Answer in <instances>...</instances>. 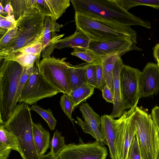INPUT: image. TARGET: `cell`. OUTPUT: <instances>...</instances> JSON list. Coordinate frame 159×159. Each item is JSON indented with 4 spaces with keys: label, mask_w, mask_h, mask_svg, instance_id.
<instances>
[{
    "label": "cell",
    "mask_w": 159,
    "mask_h": 159,
    "mask_svg": "<svg viewBox=\"0 0 159 159\" xmlns=\"http://www.w3.org/2000/svg\"><path fill=\"white\" fill-rule=\"evenodd\" d=\"M107 155V148L96 141L66 145L57 157V159H106Z\"/></svg>",
    "instance_id": "cell-12"
},
{
    "label": "cell",
    "mask_w": 159,
    "mask_h": 159,
    "mask_svg": "<svg viewBox=\"0 0 159 159\" xmlns=\"http://www.w3.org/2000/svg\"><path fill=\"white\" fill-rule=\"evenodd\" d=\"M96 67L98 85L97 89L102 91L107 84L104 79L101 62H98L96 64Z\"/></svg>",
    "instance_id": "cell-38"
},
{
    "label": "cell",
    "mask_w": 159,
    "mask_h": 159,
    "mask_svg": "<svg viewBox=\"0 0 159 159\" xmlns=\"http://www.w3.org/2000/svg\"><path fill=\"white\" fill-rule=\"evenodd\" d=\"M75 12L107 23L130 26L152 27L143 20L122 8L116 0H70Z\"/></svg>",
    "instance_id": "cell-1"
},
{
    "label": "cell",
    "mask_w": 159,
    "mask_h": 159,
    "mask_svg": "<svg viewBox=\"0 0 159 159\" xmlns=\"http://www.w3.org/2000/svg\"><path fill=\"white\" fill-rule=\"evenodd\" d=\"M11 150L20 152L14 136L2 125L0 127V159H7Z\"/></svg>",
    "instance_id": "cell-20"
},
{
    "label": "cell",
    "mask_w": 159,
    "mask_h": 159,
    "mask_svg": "<svg viewBox=\"0 0 159 159\" xmlns=\"http://www.w3.org/2000/svg\"><path fill=\"white\" fill-rule=\"evenodd\" d=\"M13 9L15 20L17 21L23 15L36 8V0H10Z\"/></svg>",
    "instance_id": "cell-26"
},
{
    "label": "cell",
    "mask_w": 159,
    "mask_h": 159,
    "mask_svg": "<svg viewBox=\"0 0 159 159\" xmlns=\"http://www.w3.org/2000/svg\"><path fill=\"white\" fill-rule=\"evenodd\" d=\"M153 54L154 57L159 67V43L157 44L153 48Z\"/></svg>",
    "instance_id": "cell-42"
},
{
    "label": "cell",
    "mask_w": 159,
    "mask_h": 159,
    "mask_svg": "<svg viewBox=\"0 0 159 159\" xmlns=\"http://www.w3.org/2000/svg\"><path fill=\"white\" fill-rule=\"evenodd\" d=\"M141 72L139 69L124 64L120 74V85L121 98L126 108L137 106L140 98L139 81Z\"/></svg>",
    "instance_id": "cell-11"
},
{
    "label": "cell",
    "mask_w": 159,
    "mask_h": 159,
    "mask_svg": "<svg viewBox=\"0 0 159 159\" xmlns=\"http://www.w3.org/2000/svg\"><path fill=\"white\" fill-rule=\"evenodd\" d=\"M158 159H159V154L158 157Z\"/></svg>",
    "instance_id": "cell-44"
},
{
    "label": "cell",
    "mask_w": 159,
    "mask_h": 159,
    "mask_svg": "<svg viewBox=\"0 0 159 159\" xmlns=\"http://www.w3.org/2000/svg\"><path fill=\"white\" fill-rule=\"evenodd\" d=\"M142 50L137 47L129 37L102 41L91 40L88 50L98 62L109 56L117 55L121 57L132 50Z\"/></svg>",
    "instance_id": "cell-10"
},
{
    "label": "cell",
    "mask_w": 159,
    "mask_h": 159,
    "mask_svg": "<svg viewBox=\"0 0 159 159\" xmlns=\"http://www.w3.org/2000/svg\"><path fill=\"white\" fill-rule=\"evenodd\" d=\"M40 56L17 52L7 56L3 60L16 61L22 66L27 69L34 66L35 63L36 67L38 68L40 62Z\"/></svg>",
    "instance_id": "cell-23"
},
{
    "label": "cell",
    "mask_w": 159,
    "mask_h": 159,
    "mask_svg": "<svg viewBox=\"0 0 159 159\" xmlns=\"http://www.w3.org/2000/svg\"><path fill=\"white\" fill-rule=\"evenodd\" d=\"M135 121L143 159H158L159 133L151 115L137 106Z\"/></svg>",
    "instance_id": "cell-6"
},
{
    "label": "cell",
    "mask_w": 159,
    "mask_h": 159,
    "mask_svg": "<svg viewBox=\"0 0 159 159\" xmlns=\"http://www.w3.org/2000/svg\"><path fill=\"white\" fill-rule=\"evenodd\" d=\"M46 16L35 8L17 20L18 36L12 42L0 50V61L37 40L44 33Z\"/></svg>",
    "instance_id": "cell-3"
},
{
    "label": "cell",
    "mask_w": 159,
    "mask_h": 159,
    "mask_svg": "<svg viewBox=\"0 0 159 159\" xmlns=\"http://www.w3.org/2000/svg\"><path fill=\"white\" fill-rule=\"evenodd\" d=\"M17 21L13 14L4 16L0 15V33L1 38L9 30L17 25Z\"/></svg>",
    "instance_id": "cell-32"
},
{
    "label": "cell",
    "mask_w": 159,
    "mask_h": 159,
    "mask_svg": "<svg viewBox=\"0 0 159 159\" xmlns=\"http://www.w3.org/2000/svg\"><path fill=\"white\" fill-rule=\"evenodd\" d=\"M30 108L31 110L37 113L45 120L50 130H53L55 129L57 120L50 109H44L39 106L36 105H32Z\"/></svg>",
    "instance_id": "cell-28"
},
{
    "label": "cell",
    "mask_w": 159,
    "mask_h": 159,
    "mask_svg": "<svg viewBox=\"0 0 159 159\" xmlns=\"http://www.w3.org/2000/svg\"><path fill=\"white\" fill-rule=\"evenodd\" d=\"M84 120L77 117V124L81 127L83 132L91 135L96 141L104 143L101 131V118L87 103H82L79 106Z\"/></svg>",
    "instance_id": "cell-13"
},
{
    "label": "cell",
    "mask_w": 159,
    "mask_h": 159,
    "mask_svg": "<svg viewBox=\"0 0 159 159\" xmlns=\"http://www.w3.org/2000/svg\"><path fill=\"white\" fill-rule=\"evenodd\" d=\"M151 116L159 133V107L156 106L152 109Z\"/></svg>",
    "instance_id": "cell-41"
},
{
    "label": "cell",
    "mask_w": 159,
    "mask_h": 159,
    "mask_svg": "<svg viewBox=\"0 0 159 159\" xmlns=\"http://www.w3.org/2000/svg\"><path fill=\"white\" fill-rule=\"evenodd\" d=\"M121 57L117 55L107 57L101 60L104 79L114 93L113 72L115 65Z\"/></svg>",
    "instance_id": "cell-24"
},
{
    "label": "cell",
    "mask_w": 159,
    "mask_h": 159,
    "mask_svg": "<svg viewBox=\"0 0 159 159\" xmlns=\"http://www.w3.org/2000/svg\"><path fill=\"white\" fill-rule=\"evenodd\" d=\"M50 144V152L56 157H57L66 145L64 137L57 130L55 131Z\"/></svg>",
    "instance_id": "cell-29"
},
{
    "label": "cell",
    "mask_w": 159,
    "mask_h": 159,
    "mask_svg": "<svg viewBox=\"0 0 159 159\" xmlns=\"http://www.w3.org/2000/svg\"><path fill=\"white\" fill-rule=\"evenodd\" d=\"M123 64L121 57L119 58L113 70L114 103L112 112L110 115L113 119L120 118L126 109L122 99L120 85V74Z\"/></svg>",
    "instance_id": "cell-17"
},
{
    "label": "cell",
    "mask_w": 159,
    "mask_h": 159,
    "mask_svg": "<svg viewBox=\"0 0 159 159\" xmlns=\"http://www.w3.org/2000/svg\"><path fill=\"white\" fill-rule=\"evenodd\" d=\"M63 26L53 20L50 16H46L44 20L45 30L43 38V47L41 53L42 59L51 57L58 41L64 34L58 35L56 33Z\"/></svg>",
    "instance_id": "cell-15"
},
{
    "label": "cell",
    "mask_w": 159,
    "mask_h": 159,
    "mask_svg": "<svg viewBox=\"0 0 159 159\" xmlns=\"http://www.w3.org/2000/svg\"><path fill=\"white\" fill-rule=\"evenodd\" d=\"M140 98L156 94L159 91V67L157 64L148 62L144 67L139 81Z\"/></svg>",
    "instance_id": "cell-14"
},
{
    "label": "cell",
    "mask_w": 159,
    "mask_h": 159,
    "mask_svg": "<svg viewBox=\"0 0 159 159\" xmlns=\"http://www.w3.org/2000/svg\"><path fill=\"white\" fill-rule=\"evenodd\" d=\"M60 104L62 110L72 123V114L75 109L73 103L70 95L63 93L61 97Z\"/></svg>",
    "instance_id": "cell-31"
},
{
    "label": "cell",
    "mask_w": 159,
    "mask_h": 159,
    "mask_svg": "<svg viewBox=\"0 0 159 159\" xmlns=\"http://www.w3.org/2000/svg\"><path fill=\"white\" fill-rule=\"evenodd\" d=\"M135 107L125 111L121 117L115 120L116 159H126L130 146L137 133Z\"/></svg>",
    "instance_id": "cell-8"
},
{
    "label": "cell",
    "mask_w": 159,
    "mask_h": 159,
    "mask_svg": "<svg viewBox=\"0 0 159 159\" xmlns=\"http://www.w3.org/2000/svg\"><path fill=\"white\" fill-rule=\"evenodd\" d=\"M30 110L28 104L19 103L9 118L1 125L16 138L22 159H40L34 140Z\"/></svg>",
    "instance_id": "cell-2"
},
{
    "label": "cell",
    "mask_w": 159,
    "mask_h": 159,
    "mask_svg": "<svg viewBox=\"0 0 159 159\" xmlns=\"http://www.w3.org/2000/svg\"><path fill=\"white\" fill-rule=\"evenodd\" d=\"M123 8L128 11L134 7L140 5L150 6L159 10V0H116Z\"/></svg>",
    "instance_id": "cell-27"
},
{
    "label": "cell",
    "mask_w": 159,
    "mask_h": 159,
    "mask_svg": "<svg viewBox=\"0 0 159 159\" xmlns=\"http://www.w3.org/2000/svg\"><path fill=\"white\" fill-rule=\"evenodd\" d=\"M70 0H36V8L46 16L56 21L70 6Z\"/></svg>",
    "instance_id": "cell-16"
},
{
    "label": "cell",
    "mask_w": 159,
    "mask_h": 159,
    "mask_svg": "<svg viewBox=\"0 0 159 159\" xmlns=\"http://www.w3.org/2000/svg\"><path fill=\"white\" fill-rule=\"evenodd\" d=\"M91 39L80 30H76L74 33L61 39L56 45V48H66L88 49Z\"/></svg>",
    "instance_id": "cell-19"
},
{
    "label": "cell",
    "mask_w": 159,
    "mask_h": 159,
    "mask_svg": "<svg viewBox=\"0 0 159 159\" xmlns=\"http://www.w3.org/2000/svg\"><path fill=\"white\" fill-rule=\"evenodd\" d=\"M4 9V12L8 15L13 14V9L10 0H0Z\"/></svg>",
    "instance_id": "cell-40"
},
{
    "label": "cell",
    "mask_w": 159,
    "mask_h": 159,
    "mask_svg": "<svg viewBox=\"0 0 159 159\" xmlns=\"http://www.w3.org/2000/svg\"><path fill=\"white\" fill-rule=\"evenodd\" d=\"M126 159H143L137 133L130 146Z\"/></svg>",
    "instance_id": "cell-33"
},
{
    "label": "cell",
    "mask_w": 159,
    "mask_h": 159,
    "mask_svg": "<svg viewBox=\"0 0 159 159\" xmlns=\"http://www.w3.org/2000/svg\"><path fill=\"white\" fill-rule=\"evenodd\" d=\"M76 30H80L91 40L102 41L129 37L137 43V32L129 26L107 23L75 12Z\"/></svg>",
    "instance_id": "cell-4"
},
{
    "label": "cell",
    "mask_w": 159,
    "mask_h": 159,
    "mask_svg": "<svg viewBox=\"0 0 159 159\" xmlns=\"http://www.w3.org/2000/svg\"><path fill=\"white\" fill-rule=\"evenodd\" d=\"M59 93L43 78L38 68L34 66L23 88L18 102L33 105L42 99L52 97Z\"/></svg>",
    "instance_id": "cell-9"
},
{
    "label": "cell",
    "mask_w": 159,
    "mask_h": 159,
    "mask_svg": "<svg viewBox=\"0 0 159 159\" xmlns=\"http://www.w3.org/2000/svg\"><path fill=\"white\" fill-rule=\"evenodd\" d=\"M89 63H85L78 65L71 64L68 69L71 91L87 82L86 72Z\"/></svg>",
    "instance_id": "cell-22"
},
{
    "label": "cell",
    "mask_w": 159,
    "mask_h": 159,
    "mask_svg": "<svg viewBox=\"0 0 159 159\" xmlns=\"http://www.w3.org/2000/svg\"><path fill=\"white\" fill-rule=\"evenodd\" d=\"M34 67L28 69L25 68L20 78L13 102V107L14 109H15L17 104L18 100L20 95L23 88L32 73Z\"/></svg>",
    "instance_id": "cell-34"
},
{
    "label": "cell",
    "mask_w": 159,
    "mask_h": 159,
    "mask_svg": "<svg viewBox=\"0 0 159 159\" xmlns=\"http://www.w3.org/2000/svg\"><path fill=\"white\" fill-rule=\"evenodd\" d=\"M25 68L16 61L3 60L0 68V125L10 116L20 78Z\"/></svg>",
    "instance_id": "cell-5"
},
{
    "label": "cell",
    "mask_w": 159,
    "mask_h": 159,
    "mask_svg": "<svg viewBox=\"0 0 159 159\" xmlns=\"http://www.w3.org/2000/svg\"><path fill=\"white\" fill-rule=\"evenodd\" d=\"M40 159H57L50 152L46 155H43Z\"/></svg>",
    "instance_id": "cell-43"
},
{
    "label": "cell",
    "mask_w": 159,
    "mask_h": 159,
    "mask_svg": "<svg viewBox=\"0 0 159 159\" xmlns=\"http://www.w3.org/2000/svg\"><path fill=\"white\" fill-rule=\"evenodd\" d=\"M102 96L106 101L113 104L114 103V95L113 91L106 84L102 90Z\"/></svg>",
    "instance_id": "cell-39"
},
{
    "label": "cell",
    "mask_w": 159,
    "mask_h": 159,
    "mask_svg": "<svg viewBox=\"0 0 159 159\" xmlns=\"http://www.w3.org/2000/svg\"><path fill=\"white\" fill-rule=\"evenodd\" d=\"M101 131L104 143L108 147L111 159H116L115 120L109 115L101 116Z\"/></svg>",
    "instance_id": "cell-18"
},
{
    "label": "cell",
    "mask_w": 159,
    "mask_h": 159,
    "mask_svg": "<svg viewBox=\"0 0 159 159\" xmlns=\"http://www.w3.org/2000/svg\"><path fill=\"white\" fill-rule=\"evenodd\" d=\"M65 58L54 57L42 59L38 68L43 78L60 93L70 95L71 92L68 69L70 64Z\"/></svg>",
    "instance_id": "cell-7"
},
{
    "label": "cell",
    "mask_w": 159,
    "mask_h": 159,
    "mask_svg": "<svg viewBox=\"0 0 159 159\" xmlns=\"http://www.w3.org/2000/svg\"><path fill=\"white\" fill-rule=\"evenodd\" d=\"M44 33L39 38L30 45L19 49L16 52L40 56L43 47V38Z\"/></svg>",
    "instance_id": "cell-30"
},
{
    "label": "cell",
    "mask_w": 159,
    "mask_h": 159,
    "mask_svg": "<svg viewBox=\"0 0 159 159\" xmlns=\"http://www.w3.org/2000/svg\"><path fill=\"white\" fill-rule=\"evenodd\" d=\"M73 50L71 53V55L76 56L87 63L97 64L99 62L88 49L75 48Z\"/></svg>",
    "instance_id": "cell-35"
},
{
    "label": "cell",
    "mask_w": 159,
    "mask_h": 159,
    "mask_svg": "<svg viewBox=\"0 0 159 159\" xmlns=\"http://www.w3.org/2000/svg\"><path fill=\"white\" fill-rule=\"evenodd\" d=\"M95 88L88 83H84L71 91L70 95L72 99L74 109L82 102L85 101L93 94Z\"/></svg>",
    "instance_id": "cell-25"
},
{
    "label": "cell",
    "mask_w": 159,
    "mask_h": 159,
    "mask_svg": "<svg viewBox=\"0 0 159 159\" xmlns=\"http://www.w3.org/2000/svg\"><path fill=\"white\" fill-rule=\"evenodd\" d=\"M33 139L37 152L42 157L50 146V134L39 123H33Z\"/></svg>",
    "instance_id": "cell-21"
},
{
    "label": "cell",
    "mask_w": 159,
    "mask_h": 159,
    "mask_svg": "<svg viewBox=\"0 0 159 159\" xmlns=\"http://www.w3.org/2000/svg\"><path fill=\"white\" fill-rule=\"evenodd\" d=\"M86 75L87 83L97 88L96 64L89 63L87 69Z\"/></svg>",
    "instance_id": "cell-37"
},
{
    "label": "cell",
    "mask_w": 159,
    "mask_h": 159,
    "mask_svg": "<svg viewBox=\"0 0 159 159\" xmlns=\"http://www.w3.org/2000/svg\"><path fill=\"white\" fill-rule=\"evenodd\" d=\"M18 28L17 25L9 30L0 39V50L12 42L17 37Z\"/></svg>",
    "instance_id": "cell-36"
}]
</instances>
